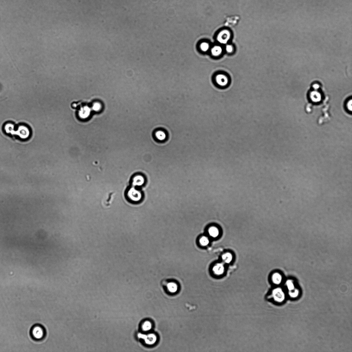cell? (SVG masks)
<instances>
[{
	"label": "cell",
	"instance_id": "cell-1",
	"mask_svg": "<svg viewBox=\"0 0 352 352\" xmlns=\"http://www.w3.org/2000/svg\"><path fill=\"white\" fill-rule=\"evenodd\" d=\"M213 80L215 85L223 89L228 87L230 83L229 77L224 73H218L215 74Z\"/></svg>",
	"mask_w": 352,
	"mask_h": 352
},
{
	"label": "cell",
	"instance_id": "cell-2",
	"mask_svg": "<svg viewBox=\"0 0 352 352\" xmlns=\"http://www.w3.org/2000/svg\"><path fill=\"white\" fill-rule=\"evenodd\" d=\"M232 37V32L228 29H224L220 30L216 36V40L220 45L228 44Z\"/></svg>",
	"mask_w": 352,
	"mask_h": 352
},
{
	"label": "cell",
	"instance_id": "cell-3",
	"mask_svg": "<svg viewBox=\"0 0 352 352\" xmlns=\"http://www.w3.org/2000/svg\"><path fill=\"white\" fill-rule=\"evenodd\" d=\"M16 128L14 135H16L22 139H27L29 136L30 131L27 126L20 124Z\"/></svg>",
	"mask_w": 352,
	"mask_h": 352
},
{
	"label": "cell",
	"instance_id": "cell-4",
	"mask_svg": "<svg viewBox=\"0 0 352 352\" xmlns=\"http://www.w3.org/2000/svg\"><path fill=\"white\" fill-rule=\"evenodd\" d=\"M127 196L128 200L133 202H138L140 201L142 198V194L140 191L135 189L132 188L128 190Z\"/></svg>",
	"mask_w": 352,
	"mask_h": 352
},
{
	"label": "cell",
	"instance_id": "cell-5",
	"mask_svg": "<svg viewBox=\"0 0 352 352\" xmlns=\"http://www.w3.org/2000/svg\"><path fill=\"white\" fill-rule=\"evenodd\" d=\"M138 336L139 338L144 340L146 344L150 345H153L155 344L157 340V337L153 333L146 335L139 333Z\"/></svg>",
	"mask_w": 352,
	"mask_h": 352
},
{
	"label": "cell",
	"instance_id": "cell-6",
	"mask_svg": "<svg viewBox=\"0 0 352 352\" xmlns=\"http://www.w3.org/2000/svg\"><path fill=\"white\" fill-rule=\"evenodd\" d=\"M31 333L32 336L35 339H41L43 338L45 335V331L41 326L36 325L32 328Z\"/></svg>",
	"mask_w": 352,
	"mask_h": 352
},
{
	"label": "cell",
	"instance_id": "cell-7",
	"mask_svg": "<svg viewBox=\"0 0 352 352\" xmlns=\"http://www.w3.org/2000/svg\"><path fill=\"white\" fill-rule=\"evenodd\" d=\"M224 49L223 48L221 45H217L212 46L211 47L210 51L212 56L218 58L221 57L222 55Z\"/></svg>",
	"mask_w": 352,
	"mask_h": 352
},
{
	"label": "cell",
	"instance_id": "cell-8",
	"mask_svg": "<svg viewBox=\"0 0 352 352\" xmlns=\"http://www.w3.org/2000/svg\"><path fill=\"white\" fill-rule=\"evenodd\" d=\"M273 298L278 302H282L285 299V295L282 289L277 288L274 289L272 292Z\"/></svg>",
	"mask_w": 352,
	"mask_h": 352
},
{
	"label": "cell",
	"instance_id": "cell-9",
	"mask_svg": "<svg viewBox=\"0 0 352 352\" xmlns=\"http://www.w3.org/2000/svg\"><path fill=\"white\" fill-rule=\"evenodd\" d=\"M212 270L215 275L221 276L224 273L225 271L224 265L222 263H217L212 267Z\"/></svg>",
	"mask_w": 352,
	"mask_h": 352
},
{
	"label": "cell",
	"instance_id": "cell-10",
	"mask_svg": "<svg viewBox=\"0 0 352 352\" xmlns=\"http://www.w3.org/2000/svg\"><path fill=\"white\" fill-rule=\"evenodd\" d=\"M144 183L145 179L141 175L135 176L132 180V184L134 186H141Z\"/></svg>",
	"mask_w": 352,
	"mask_h": 352
},
{
	"label": "cell",
	"instance_id": "cell-11",
	"mask_svg": "<svg viewBox=\"0 0 352 352\" xmlns=\"http://www.w3.org/2000/svg\"><path fill=\"white\" fill-rule=\"evenodd\" d=\"M4 128L6 133L14 135L15 130L16 126L12 123H8L5 124Z\"/></svg>",
	"mask_w": 352,
	"mask_h": 352
},
{
	"label": "cell",
	"instance_id": "cell-12",
	"mask_svg": "<svg viewBox=\"0 0 352 352\" xmlns=\"http://www.w3.org/2000/svg\"><path fill=\"white\" fill-rule=\"evenodd\" d=\"M208 233L211 237L213 238L217 237L219 234V229L215 226H212L208 229Z\"/></svg>",
	"mask_w": 352,
	"mask_h": 352
},
{
	"label": "cell",
	"instance_id": "cell-13",
	"mask_svg": "<svg viewBox=\"0 0 352 352\" xmlns=\"http://www.w3.org/2000/svg\"><path fill=\"white\" fill-rule=\"evenodd\" d=\"M167 288L168 291L171 293L177 292L178 290V285L174 282H170L167 285Z\"/></svg>",
	"mask_w": 352,
	"mask_h": 352
},
{
	"label": "cell",
	"instance_id": "cell-14",
	"mask_svg": "<svg viewBox=\"0 0 352 352\" xmlns=\"http://www.w3.org/2000/svg\"><path fill=\"white\" fill-rule=\"evenodd\" d=\"M223 261L227 264H229L232 262L233 260V256L230 252H227L223 254L222 256Z\"/></svg>",
	"mask_w": 352,
	"mask_h": 352
},
{
	"label": "cell",
	"instance_id": "cell-15",
	"mask_svg": "<svg viewBox=\"0 0 352 352\" xmlns=\"http://www.w3.org/2000/svg\"><path fill=\"white\" fill-rule=\"evenodd\" d=\"M90 109L87 107H84L80 109L79 113L80 116L83 118H86L90 115Z\"/></svg>",
	"mask_w": 352,
	"mask_h": 352
},
{
	"label": "cell",
	"instance_id": "cell-16",
	"mask_svg": "<svg viewBox=\"0 0 352 352\" xmlns=\"http://www.w3.org/2000/svg\"><path fill=\"white\" fill-rule=\"evenodd\" d=\"M200 48L202 52H207L209 51H210L211 49L210 44L206 41L201 42L200 45Z\"/></svg>",
	"mask_w": 352,
	"mask_h": 352
},
{
	"label": "cell",
	"instance_id": "cell-17",
	"mask_svg": "<svg viewBox=\"0 0 352 352\" xmlns=\"http://www.w3.org/2000/svg\"><path fill=\"white\" fill-rule=\"evenodd\" d=\"M155 136L157 139L160 141H163L166 139L167 135L165 132L161 130L157 131L155 133Z\"/></svg>",
	"mask_w": 352,
	"mask_h": 352
},
{
	"label": "cell",
	"instance_id": "cell-18",
	"mask_svg": "<svg viewBox=\"0 0 352 352\" xmlns=\"http://www.w3.org/2000/svg\"><path fill=\"white\" fill-rule=\"evenodd\" d=\"M141 328L144 331L148 332L150 331L152 328L151 322L148 321H145L142 325Z\"/></svg>",
	"mask_w": 352,
	"mask_h": 352
},
{
	"label": "cell",
	"instance_id": "cell-19",
	"mask_svg": "<svg viewBox=\"0 0 352 352\" xmlns=\"http://www.w3.org/2000/svg\"><path fill=\"white\" fill-rule=\"evenodd\" d=\"M272 281L275 284H280L282 280V277L279 273H276L272 276Z\"/></svg>",
	"mask_w": 352,
	"mask_h": 352
},
{
	"label": "cell",
	"instance_id": "cell-20",
	"mask_svg": "<svg viewBox=\"0 0 352 352\" xmlns=\"http://www.w3.org/2000/svg\"><path fill=\"white\" fill-rule=\"evenodd\" d=\"M224 50L228 54H232L234 51V46L231 44H227L225 45Z\"/></svg>",
	"mask_w": 352,
	"mask_h": 352
},
{
	"label": "cell",
	"instance_id": "cell-21",
	"mask_svg": "<svg viewBox=\"0 0 352 352\" xmlns=\"http://www.w3.org/2000/svg\"><path fill=\"white\" fill-rule=\"evenodd\" d=\"M199 243L201 246L205 247L207 246L210 243V240L207 237L204 236L200 238Z\"/></svg>",
	"mask_w": 352,
	"mask_h": 352
},
{
	"label": "cell",
	"instance_id": "cell-22",
	"mask_svg": "<svg viewBox=\"0 0 352 352\" xmlns=\"http://www.w3.org/2000/svg\"><path fill=\"white\" fill-rule=\"evenodd\" d=\"M287 287L289 290L291 291L294 289V285L291 280H288L287 282Z\"/></svg>",
	"mask_w": 352,
	"mask_h": 352
},
{
	"label": "cell",
	"instance_id": "cell-23",
	"mask_svg": "<svg viewBox=\"0 0 352 352\" xmlns=\"http://www.w3.org/2000/svg\"><path fill=\"white\" fill-rule=\"evenodd\" d=\"M299 294V291L297 289L294 292H289V294L292 297H296L298 296Z\"/></svg>",
	"mask_w": 352,
	"mask_h": 352
}]
</instances>
